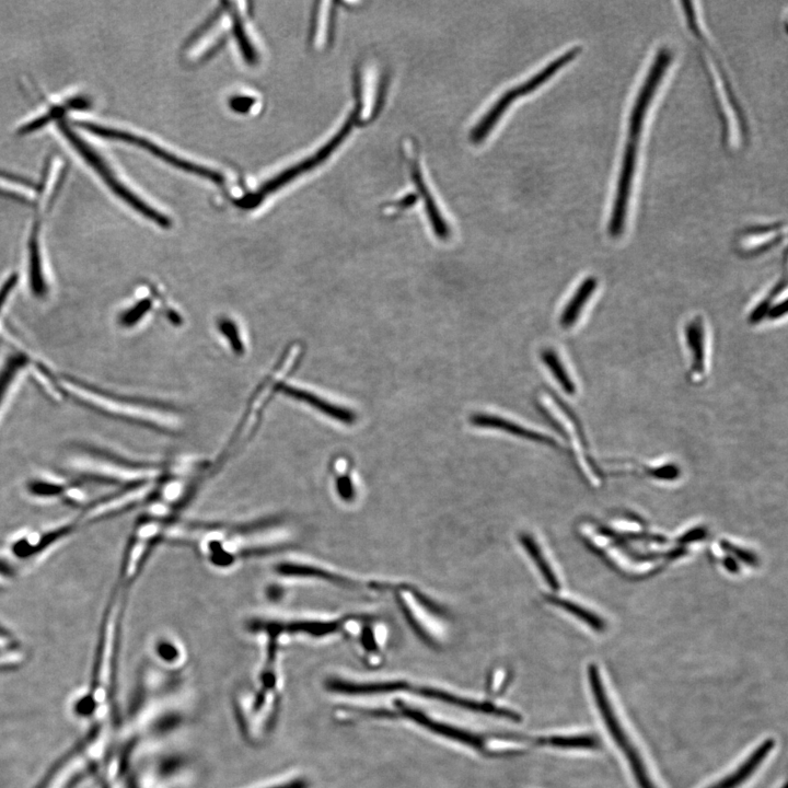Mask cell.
<instances>
[{
	"instance_id": "1",
	"label": "cell",
	"mask_w": 788,
	"mask_h": 788,
	"mask_svg": "<svg viewBox=\"0 0 788 788\" xmlns=\"http://www.w3.org/2000/svg\"><path fill=\"white\" fill-rule=\"evenodd\" d=\"M671 61L672 52L668 48L660 49L657 52L650 71L646 74L633 103L621 159L616 196H614L608 225L609 235L612 238H619L624 233L647 112L651 108L654 96L662 84Z\"/></svg>"
},
{
	"instance_id": "2",
	"label": "cell",
	"mask_w": 788,
	"mask_h": 788,
	"mask_svg": "<svg viewBox=\"0 0 788 788\" xmlns=\"http://www.w3.org/2000/svg\"><path fill=\"white\" fill-rule=\"evenodd\" d=\"M237 721L243 737L261 743L274 728L282 701V692L262 688L239 690L234 699Z\"/></svg>"
},
{
	"instance_id": "3",
	"label": "cell",
	"mask_w": 788,
	"mask_h": 788,
	"mask_svg": "<svg viewBox=\"0 0 788 788\" xmlns=\"http://www.w3.org/2000/svg\"><path fill=\"white\" fill-rule=\"evenodd\" d=\"M588 677L591 693H593L602 721L606 724L612 739L616 741L617 746L623 752L625 759L628 760L637 784H639L640 788H657L652 781L650 773L647 771L640 752L637 751L633 745L629 735L625 733L618 716L612 709L604 683H602L600 677L599 669L596 665H590L588 668Z\"/></svg>"
},
{
	"instance_id": "4",
	"label": "cell",
	"mask_w": 788,
	"mask_h": 788,
	"mask_svg": "<svg viewBox=\"0 0 788 788\" xmlns=\"http://www.w3.org/2000/svg\"><path fill=\"white\" fill-rule=\"evenodd\" d=\"M59 127L64 136L68 139V142L71 143L88 164L99 173V176L108 184V187L115 194L119 195L126 203L133 206L137 212L154 220L157 224L162 226L169 225L168 218L157 213L154 208L148 206L144 201L133 194V192L127 189L125 185L113 175L112 170L108 167L106 162H104L95 150H92L83 139L75 134L63 119L60 121Z\"/></svg>"
},
{
	"instance_id": "5",
	"label": "cell",
	"mask_w": 788,
	"mask_h": 788,
	"mask_svg": "<svg viewBox=\"0 0 788 788\" xmlns=\"http://www.w3.org/2000/svg\"><path fill=\"white\" fill-rule=\"evenodd\" d=\"M80 126L83 127V129L89 131L92 134H95V135H98V136H101V137L110 138V139H118V141L131 143V144H134L136 146H139V147H142L144 149H147V150H149L150 153H153V154L161 157L162 159L168 160L169 162H171V164L178 165L179 167H181V168H183L185 170H189V171H192V172L199 173V175H202L203 177L210 178V179H212L214 181H217V182H222L223 181V177L218 175L217 172L212 171L210 169H204V168H202L200 166L192 165V164H190V162H185L183 160L178 159L175 156L169 155L168 153L165 152V150H162L161 148L157 147L156 145L150 143L149 141H146V139H144V138L135 136V135L130 134V133H126V132H122V131H118V130H113V129H108V127H104V126H100V125L92 124V123H87V122L80 123Z\"/></svg>"
},
{
	"instance_id": "6",
	"label": "cell",
	"mask_w": 788,
	"mask_h": 788,
	"mask_svg": "<svg viewBox=\"0 0 788 788\" xmlns=\"http://www.w3.org/2000/svg\"><path fill=\"white\" fill-rule=\"evenodd\" d=\"M397 706L405 717L409 718V720L413 721L415 724L430 730L433 734L457 741V743L475 750H483L485 747L484 739L468 732V730L433 720L432 717L427 716L421 711L410 708V706L402 702H398Z\"/></svg>"
},
{
	"instance_id": "7",
	"label": "cell",
	"mask_w": 788,
	"mask_h": 788,
	"mask_svg": "<svg viewBox=\"0 0 788 788\" xmlns=\"http://www.w3.org/2000/svg\"><path fill=\"white\" fill-rule=\"evenodd\" d=\"M410 691H414L413 693L422 695V697L427 699H432L449 705L457 706V708L459 709H463L475 713L486 714V715H493L497 717H504L506 718V720H511L514 722L521 721V717L518 713L509 711L507 709L498 708V706L491 703H481L469 699H463L457 697V695L433 688L423 687V688L413 689L411 687Z\"/></svg>"
},
{
	"instance_id": "8",
	"label": "cell",
	"mask_w": 788,
	"mask_h": 788,
	"mask_svg": "<svg viewBox=\"0 0 788 788\" xmlns=\"http://www.w3.org/2000/svg\"><path fill=\"white\" fill-rule=\"evenodd\" d=\"M326 689L334 694L349 695V697H364V695L389 694L400 691H410L411 686L404 681L381 682H355L341 678H331L326 681Z\"/></svg>"
},
{
	"instance_id": "9",
	"label": "cell",
	"mask_w": 788,
	"mask_h": 788,
	"mask_svg": "<svg viewBox=\"0 0 788 788\" xmlns=\"http://www.w3.org/2000/svg\"><path fill=\"white\" fill-rule=\"evenodd\" d=\"M774 740L768 739L761 744L741 766L725 779L710 788H737L745 783L756 772L764 760L768 758L774 748Z\"/></svg>"
},
{
	"instance_id": "10",
	"label": "cell",
	"mask_w": 788,
	"mask_h": 788,
	"mask_svg": "<svg viewBox=\"0 0 788 788\" xmlns=\"http://www.w3.org/2000/svg\"><path fill=\"white\" fill-rule=\"evenodd\" d=\"M470 421L474 426L494 428V430L503 431L514 436L532 440V442L554 445L553 439L550 437L544 436L537 432H532L528 430V428L503 419V417L489 414H475L471 416Z\"/></svg>"
},
{
	"instance_id": "11",
	"label": "cell",
	"mask_w": 788,
	"mask_h": 788,
	"mask_svg": "<svg viewBox=\"0 0 788 788\" xmlns=\"http://www.w3.org/2000/svg\"><path fill=\"white\" fill-rule=\"evenodd\" d=\"M39 230L40 223L39 220H37L33 225L29 240V282L32 293L38 297H42L48 292V287H46L43 272Z\"/></svg>"
},
{
	"instance_id": "12",
	"label": "cell",
	"mask_w": 788,
	"mask_h": 788,
	"mask_svg": "<svg viewBox=\"0 0 788 788\" xmlns=\"http://www.w3.org/2000/svg\"><path fill=\"white\" fill-rule=\"evenodd\" d=\"M411 169L413 170L412 176L416 184V187L417 189H419L422 196L424 197L426 212L428 218H430L431 220V224L433 226L435 235L440 240H444V241L448 240L450 237L449 227L445 223L443 216L440 215L431 192L428 191L427 185L422 176V171L419 168V165H417V162L415 161L412 162Z\"/></svg>"
},
{
	"instance_id": "13",
	"label": "cell",
	"mask_w": 788,
	"mask_h": 788,
	"mask_svg": "<svg viewBox=\"0 0 788 788\" xmlns=\"http://www.w3.org/2000/svg\"><path fill=\"white\" fill-rule=\"evenodd\" d=\"M597 286V278L588 277L582 285L577 288L570 303L566 305L560 320L561 326L564 329H569L574 326L590 297L595 293Z\"/></svg>"
},
{
	"instance_id": "14",
	"label": "cell",
	"mask_w": 788,
	"mask_h": 788,
	"mask_svg": "<svg viewBox=\"0 0 788 788\" xmlns=\"http://www.w3.org/2000/svg\"><path fill=\"white\" fill-rule=\"evenodd\" d=\"M284 391L288 394H291V396L296 399L307 402L308 404L312 405V407L316 408L323 414L332 417V419L338 422L346 425H353L356 422V415L353 411L338 407V405L331 404L326 400L314 396L312 393L295 388H286Z\"/></svg>"
},
{
	"instance_id": "15",
	"label": "cell",
	"mask_w": 788,
	"mask_h": 788,
	"mask_svg": "<svg viewBox=\"0 0 788 788\" xmlns=\"http://www.w3.org/2000/svg\"><path fill=\"white\" fill-rule=\"evenodd\" d=\"M537 745L549 746L559 749H584L598 750L601 748V740L595 735L579 736H553L548 738H538Z\"/></svg>"
},
{
	"instance_id": "16",
	"label": "cell",
	"mask_w": 788,
	"mask_h": 788,
	"mask_svg": "<svg viewBox=\"0 0 788 788\" xmlns=\"http://www.w3.org/2000/svg\"><path fill=\"white\" fill-rule=\"evenodd\" d=\"M687 341L689 349L693 354V374L702 375L704 373V329L700 319L689 324L687 328Z\"/></svg>"
},
{
	"instance_id": "17",
	"label": "cell",
	"mask_w": 788,
	"mask_h": 788,
	"mask_svg": "<svg viewBox=\"0 0 788 788\" xmlns=\"http://www.w3.org/2000/svg\"><path fill=\"white\" fill-rule=\"evenodd\" d=\"M88 102L84 98H75L72 100L67 101L66 103L62 104L60 107L52 108L48 113L42 115V117L38 118L37 120H33L29 124L22 126L19 133L22 135L32 133L41 129V127L45 126L46 124L50 123L53 120H61L63 119V114L72 109H83L87 108Z\"/></svg>"
},
{
	"instance_id": "18",
	"label": "cell",
	"mask_w": 788,
	"mask_h": 788,
	"mask_svg": "<svg viewBox=\"0 0 788 788\" xmlns=\"http://www.w3.org/2000/svg\"><path fill=\"white\" fill-rule=\"evenodd\" d=\"M520 542L521 544H523L525 550H527L533 562L536 563L539 571L544 576V579H546L547 583L553 589H558L560 586L558 578H556V575L551 569V566L548 563L546 556H544V554L542 553V550L540 549L538 542L528 535L521 536Z\"/></svg>"
},
{
	"instance_id": "19",
	"label": "cell",
	"mask_w": 788,
	"mask_h": 788,
	"mask_svg": "<svg viewBox=\"0 0 788 788\" xmlns=\"http://www.w3.org/2000/svg\"><path fill=\"white\" fill-rule=\"evenodd\" d=\"M27 364L28 358L25 355L17 354L10 356L0 369V405L4 402L11 385L14 384L16 376Z\"/></svg>"
},
{
	"instance_id": "20",
	"label": "cell",
	"mask_w": 788,
	"mask_h": 788,
	"mask_svg": "<svg viewBox=\"0 0 788 788\" xmlns=\"http://www.w3.org/2000/svg\"><path fill=\"white\" fill-rule=\"evenodd\" d=\"M541 358L543 363L547 365L550 372L553 374L556 381H558L562 386L563 390L569 394H574L576 392L575 384L570 375L567 374L558 354H556L553 350L548 349L542 352Z\"/></svg>"
},
{
	"instance_id": "21",
	"label": "cell",
	"mask_w": 788,
	"mask_h": 788,
	"mask_svg": "<svg viewBox=\"0 0 788 788\" xmlns=\"http://www.w3.org/2000/svg\"><path fill=\"white\" fill-rule=\"evenodd\" d=\"M156 654L168 668H175L183 662L184 652L176 640L161 639L156 644Z\"/></svg>"
},
{
	"instance_id": "22",
	"label": "cell",
	"mask_w": 788,
	"mask_h": 788,
	"mask_svg": "<svg viewBox=\"0 0 788 788\" xmlns=\"http://www.w3.org/2000/svg\"><path fill=\"white\" fill-rule=\"evenodd\" d=\"M555 606H559L566 611H569L573 614V616L581 619L585 623L589 625V627L601 632L606 628L604 621L600 618L595 616V614L587 611L586 609L579 607L578 605L574 604V602L569 600H564L561 598L551 597L549 599Z\"/></svg>"
},
{
	"instance_id": "23",
	"label": "cell",
	"mask_w": 788,
	"mask_h": 788,
	"mask_svg": "<svg viewBox=\"0 0 788 788\" xmlns=\"http://www.w3.org/2000/svg\"><path fill=\"white\" fill-rule=\"evenodd\" d=\"M248 788H311V784L304 775L286 774L270 782Z\"/></svg>"
},
{
	"instance_id": "24",
	"label": "cell",
	"mask_w": 788,
	"mask_h": 788,
	"mask_svg": "<svg viewBox=\"0 0 788 788\" xmlns=\"http://www.w3.org/2000/svg\"><path fill=\"white\" fill-rule=\"evenodd\" d=\"M785 286H786L785 281H783L781 284L779 283V285L773 289L772 293L766 299L761 301V303L757 306L755 311H752V314L750 316L751 323L756 324L768 315V312L771 309V303L773 298L775 296H778L780 292L783 291Z\"/></svg>"
},
{
	"instance_id": "25",
	"label": "cell",
	"mask_w": 788,
	"mask_h": 788,
	"mask_svg": "<svg viewBox=\"0 0 788 788\" xmlns=\"http://www.w3.org/2000/svg\"><path fill=\"white\" fill-rule=\"evenodd\" d=\"M150 304L148 301H142V303L137 304L133 308L124 312V314L120 318V322L124 327H132L134 324L142 319L146 312L149 310Z\"/></svg>"
},
{
	"instance_id": "26",
	"label": "cell",
	"mask_w": 788,
	"mask_h": 788,
	"mask_svg": "<svg viewBox=\"0 0 788 788\" xmlns=\"http://www.w3.org/2000/svg\"><path fill=\"white\" fill-rule=\"evenodd\" d=\"M335 489L345 502L352 501L355 496L354 483L349 475H344V477L340 475V477L336 479Z\"/></svg>"
},
{
	"instance_id": "27",
	"label": "cell",
	"mask_w": 788,
	"mask_h": 788,
	"mask_svg": "<svg viewBox=\"0 0 788 788\" xmlns=\"http://www.w3.org/2000/svg\"><path fill=\"white\" fill-rule=\"evenodd\" d=\"M220 329H222L223 333L230 340L231 344H233L234 349L237 350L236 352H241L242 344L235 324L226 320L220 323Z\"/></svg>"
},
{
	"instance_id": "28",
	"label": "cell",
	"mask_w": 788,
	"mask_h": 788,
	"mask_svg": "<svg viewBox=\"0 0 788 788\" xmlns=\"http://www.w3.org/2000/svg\"><path fill=\"white\" fill-rule=\"evenodd\" d=\"M786 312H787L786 300H784L781 305L775 306L769 310L768 318L771 320L779 319L785 316Z\"/></svg>"
},
{
	"instance_id": "29",
	"label": "cell",
	"mask_w": 788,
	"mask_h": 788,
	"mask_svg": "<svg viewBox=\"0 0 788 788\" xmlns=\"http://www.w3.org/2000/svg\"><path fill=\"white\" fill-rule=\"evenodd\" d=\"M417 200V196L414 194H410L405 196L404 199L400 200L396 205L400 208H407L415 204Z\"/></svg>"
},
{
	"instance_id": "30",
	"label": "cell",
	"mask_w": 788,
	"mask_h": 788,
	"mask_svg": "<svg viewBox=\"0 0 788 788\" xmlns=\"http://www.w3.org/2000/svg\"><path fill=\"white\" fill-rule=\"evenodd\" d=\"M8 298L9 296L5 292L0 291V312H2Z\"/></svg>"
},
{
	"instance_id": "31",
	"label": "cell",
	"mask_w": 788,
	"mask_h": 788,
	"mask_svg": "<svg viewBox=\"0 0 788 788\" xmlns=\"http://www.w3.org/2000/svg\"><path fill=\"white\" fill-rule=\"evenodd\" d=\"M782 788H786V785H784Z\"/></svg>"
}]
</instances>
